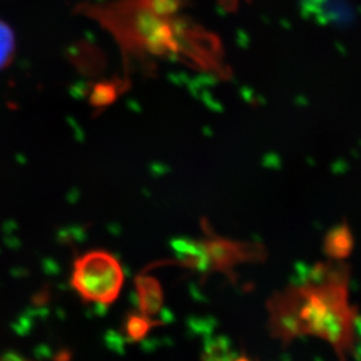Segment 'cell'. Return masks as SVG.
<instances>
[{"mask_svg":"<svg viewBox=\"0 0 361 361\" xmlns=\"http://www.w3.org/2000/svg\"><path fill=\"white\" fill-rule=\"evenodd\" d=\"M15 51V37L11 27L0 20V70H3L13 59Z\"/></svg>","mask_w":361,"mask_h":361,"instance_id":"4","label":"cell"},{"mask_svg":"<svg viewBox=\"0 0 361 361\" xmlns=\"http://www.w3.org/2000/svg\"><path fill=\"white\" fill-rule=\"evenodd\" d=\"M212 245L201 246L200 256H198V265L200 268H207L212 265L224 267L233 264L234 259L238 258V246L233 245L229 243H210Z\"/></svg>","mask_w":361,"mask_h":361,"instance_id":"2","label":"cell"},{"mask_svg":"<svg viewBox=\"0 0 361 361\" xmlns=\"http://www.w3.org/2000/svg\"><path fill=\"white\" fill-rule=\"evenodd\" d=\"M123 283V269L109 252L91 250L74 262L71 286L86 302L113 304L119 297Z\"/></svg>","mask_w":361,"mask_h":361,"instance_id":"1","label":"cell"},{"mask_svg":"<svg viewBox=\"0 0 361 361\" xmlns=\"http://www.w3.org/2000/svg\"><path fill=\"white\" fill-rule=\"evenodd\" d=\"M137 293L140 300L141 312L146 316H153L158 313L162 305V289L159 283L153 277L142 276L137 281Z\"/></svg>","mask_w":361,"mask_h":361,"instance_id":"3","label":"cell"},{"mask_svg":"<svg viewBox=\"0 0 361 361\" xmlns=\"http://www.w3.org/2000/svg\"><path fill=\"white\" fill-rule=\"evenodd\" d=\"M152 323L146 314H133L126 323V334L131 340H141L149 332Z\"/></svg>","mask_w":361,"mask_h":361,"instance_id":"5","label":"cell"}]
</instances>
